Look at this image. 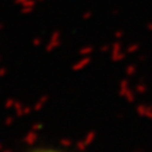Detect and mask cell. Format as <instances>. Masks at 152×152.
<instances>
[{"instance_id": "6da1fadb", "label": "cell", "mask_w": 152, "mask_h": 152, "mask_svg": "<svg viewBox=\"0 0 152 152\" xmlns=\"http://www.w3.org/2000/svg\"><path fill=\"white\" fill-rule=\"evenodd\" d=\"M34 152H61V151H57V150H52V148H42V150H38Z\"/></svg>"}]
</instances>
